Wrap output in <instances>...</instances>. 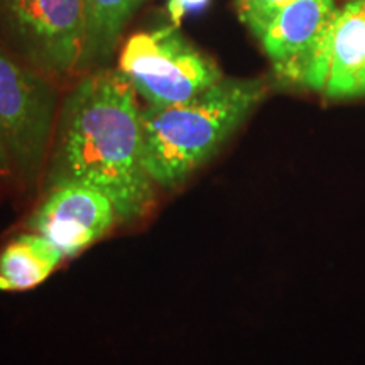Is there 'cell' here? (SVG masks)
<instances>
[{"mask_svg": "<svg viewBox=\"0 0 365 365\" xmlns=\"http://www.w3.org/2000/svg\"><path fill=\"white\" fill-rule=\"evenodd\" d=\"M120 70L90 71L63 100L46 166V188L80 182L103 193L122 222L143 220L156 205L144 166L143 108Z\"/></svg>", "mask_w": 365, "mask_h": 365, "instance_id": "cell-1", "label": "cell"}, {"mask_svg": "<svg viewBox=\"0 0 365 365\" xmlns=\"http://www.w3.org/2000/svg\"><path fill=\"white\" fill-rule=\"evenodd\" d=\"M261 78H222L203 93L168 107L143 108L144 166L154 185L175 190L205 166L262 102Z\"/></svg>", "mask_w": 365, "mask_h": 365, "instance_id": "cell-2", "label": "cell"}, {"mask_svg": "<svg viewBox=\"0 0 365 365\" xmlns=\"http://www.w3.org/2000/svg\"><path fill=\"white\" fill-rule=\"evenodd\" d=\"M54 80L0 46V139L24 185L43 176L56 132Z\"/></svg>", "mask_w": 365, "mask_h": 365, "instance_id": "cell-3", "label": "cell"}, {"mask_svg": "<svg viewBox=\"0 0 365 365\" xmlns=\"http://www.w3.org/2000/svg\"><path fill=\"white\" fill-rule=\"evenodd\" d=\"M118 70L149 107L186 102L223 78L215 59L176 26L132 34L120 51Z\"/></svg>", "mask_w": 365, "mask_h": 365, "instance_id": "cell-4", "label": "cell"}, {"mask_svg": "<svg viewBox=\"0 0 365 365\" xmlns=\"http://www.w3.org/2000/svg\"><path fill=\"white\" fill-rule=\"evenodd\" d=\"M0 38L51 80L83 75V0H0Z\"/></svg>", "mask_w": 365, "mask_h": 365, "instance_id": "cell-5", "label": "cell"}, {"mask_svg": "<svg viewBox=\"0 0 365 365\" xmlns=\"http://www.w3.org/2000/svg\"><path fill=\"white\" fill-rule=\"evenodd\" d=\"M339 9L333 0H294L257 36L276 76L322 95Z\"/></svg>", "mask_w": 365, "mask_h": 365, "instance_id": "cell-6", "label": "cell"}, {"mask_svg": "<svg viewBox=\"0 0 365 365\" xmlns=\"http://www.w3.org/2000/svg\"><path fill=\"white\" fill-rule=\"evenodd\" d=\"M118 220L113 203L98 190L61 182L46 188L43 202L26 225L71 259L110 234Z\"/></svg>", "mask_w": 365, "mask_h": 365, "instance_id": "cell-7", "label": "cell"}, {"mask_svg": "<svg viewBox=\"0 0 365 365\" xmlns=\"http://www.w3.org/2000/svg\"><path fill=\"white\" fill-rule=\"evenodd\" d=\"M322 95L328 100L365 97V0L339 11Z\"/></svg>", "mask_w": 365, "mask_h": 365, "instance_id": "cell-8", "label": "cell"}, {"mask_svg": "<svg viewBox=\"0 0 365 365\" xmlns=\"http://www.w3.org/2000/svg\"><path fill=\"white\" fill-rule=\"evenodd\" d=\"M65 261V255L43 235L24 232L0 250V291L19 293L43 284Z\"/></svg>", "mask_w": 365, "mask_h": 365, "instance_id": "cell-9", "label": "cell"}, {"mask_svg": "<svg viewBox=\"0 0 365 365\" xmlns=\"http://www.w3.org/2000/svg\"><path fill=\"white\" fill-rule=\"evenodd\" d=\"M145 0H83V75L100 70L115 53L122 31Z\"/></svg>", "mask_w": 365, "mask_h": 365, "instance_id": "cell-10", "label": "cell"}, {"mask_svg": "<svg viewBox=\"0 0 365 365\" xmlns=\"http://www.w3.org/2000/svg\"><path fill=\"white\" fill-rule=\"evenodd\" d=\"M294 0H237L240 21L259 36L272 21V17Z\"/></svg>", "mask_w": 365, "mask_h": 365, "instance_id": "cell-11", "label": "cell"}, {"mask_svg": "<svg viewBox=\"0 0 365 365\" xmlns=\"http://www.w3.org/2000/svg\"><path fill=\"white\" fill-rule=\"evenodd\" d=\"M208 2L210 0H168V14H170L173 26L180 27L185 16H188L190 12L202 11Z\"/></svg>", "mask_w": 365, "mask_h": 365, "instance_id": "cell-12", "label": "cell"}, {"mask_svg": "<svg viewBox=\"0 0 365 365\" xmlns=\"http://www.w3.org/2000/svg\"><path fill=\"white\" fill-rule=\"evenodd\" d=\"M11 178H16V173H14L11 156H9L6 145L0 139V181H7Z\"/></svg>", "mask_w": 365, "mask_h": 365, "instance_id": "cell-13", "label": "cell"}]
</instances>
